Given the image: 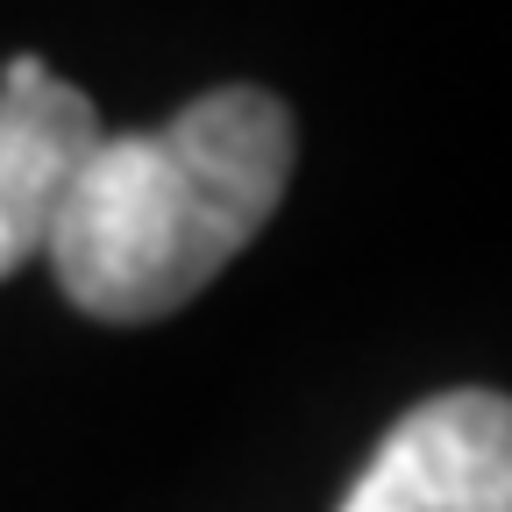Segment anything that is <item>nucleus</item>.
Returning <instances> with one entry per match:
<instances>
[{
	"label": "nucleus",
	"mask_w": 512,
	"mask_h": 512,
	"mask_svg": "<svg viewBox=\"0 0 512 512\" xmlns=\"http://www.w3.org/2000/svg\"><path fill=\"white\" fill-rule=\"evenodd\" d=\"M292 157L299 128L278 93L214 86L164 128L93 143L57 207L43 264L93 320H164L264 235L292 185Z\"/></svg>",
	"instance_id": "1"
},
{
	"label": "nucleus",
	"mask_w": 512,
	"mask_h": 512,
	"mask_svg": "<svg viewBox=\"0 0 512 512\" xmlns=\"http://www.w3.org/2000/svg\"><path fill=\"white\" fill-rule=\"evenodd\" d=\"M335 512H512V399L484 384L420 399Z\"/></svg>",
	"instance_id": "2"
},
{
	"label": "nucleus",
	"mask_w": 512,
	"mask_h": 512,
	"mask_svg": "<svg viewBox=\"0 0 512 512\" xmlns=\"http://www.w3.org/2000/svg\"><path fill=\"white\" fill-rule=\"evenodd\" d=\"M100 143V114L79 86L57 72L36 86H0V278L50 256L57 207L72 192L79 164Z\"/></svg>",
	"instance_id": "3"
}]
</instances>
